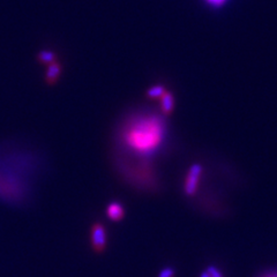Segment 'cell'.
Returning <instances> with one entry per match:
<instances>
[{
    "instance_id": "6da1fadb",
    "label": "cell",
    "mask_w": 277,
    "mask_h": 277,
    "mask_svg": "<svg viewBox=\"0 0 277 277\" xmlns=\"http://www.w3.org/2000/svg\"><path fill=\"white\" fill-rule=\"evenodd\" d=\"M122 138L129 151L141 157H148L155 155L164 143L166 124L156 113H142L127 123Z\"/></svg>"
},
{
    "instance_id": "ba28073f",
    "label": "cell",
    "mask_w": 277,
    "mask_h": 277,
    "mask_svg": "<svg viewBox=\"0 0 277 277\" xmlns=\"http://www.w3.org/2000/svg\"><path fill=\"white\" fill-rule=\"evenodd\" d=\"M201 277H223L222 272L216 267H208V268L202 273Z\"/></svg>"
},
{
    "instance_id": "3957f363",
    "label": "cell",
    "mask_w": 277,
    "mask_h": 277,
    "mask_svg": "<svg viewBox=\"0 0 277 277\" xmlns=\"http://www.w3.org/2000/svg\"><path fill=\"white\" fill-rule=\"evenodd\" d=\"M91 243L96 252H102L105 249L106 244V232L103 226L96 224L91 230Z\"/></svg>"
},
{
    "instance_id": "277c9868",
    "label": "cell",
    "mask_w": 277,
    "mask_h": 277,
    "mask_svg": "<svg viewBox=\"0 0 277 277\" xmlns=\"http://www.w3.org/2000/svg\"><path fill=\"white\" fill-rule=\"evenodd\" d=\"M124 207L119 202H112L106 208V215L110 220L112 221H120L124 216Z\"/></svg>"
},
{
    "instance_id": "9c48e42d",
    "label": "cell",
    "mask_w": 277,
    "mask_h": 277,
    "mask_svg": "<svg viewBox=\"0 0 277 277\" xmlns=\"http://www.w3.org/2000/svg\"><path fill=\"white\" fill-rule=\"evenodd\" d=\"M38 57H40V60L42 63L44 64H51L53 63V59H54V54L52 53L50 51H42L40 54H38Z\"/></svg>"
},
{
    "instance_id": "7a4b0ae2",
    "label": "cell",
    "mask_w": 277,
    "mask_h": 277,
    "mask_svg": "<svg viewBox=\"0 0 277 277\" xmlns=\"http://www.w3.org/2000/svg\"><path fill=\"white\" fill-rule=\"evenodd\" d=\"M203 169L200 164H193L187 172L186 179H185L184 190L187 195H194L198 190L199 182H200Z\"/></svg>"
},
{
    "instance_id": "7c38bea8",
    "label": "cell",
    "mask_w": 277,
    "mask_h": 277,
    "mask_svg": "<svg viewBox=\"0 0 277 277\" xmlns=\"http://www.w3.org/2000/svg\"><path fill=\"white\" fill-rule=\"evenodd\" d=\"M265 277H277V273H272V274H268V275H266Z\"/></svg>"
},
{
    "instance_id": "5b68a950",
    "label": "cell",
    "mask_w": 277,
    "mask_h": 277,
    "mask_svg": "<svg viewBox=\"0 0 277 277\" xmlns=\"http://www.w3.org/2000/svg\"><path fill=\"white\" fill-rule=\"evenodd\" d=\"M175 106V99L172 96L171 93L165 90V93L163 94L161 97V107L164 113H170L174 110Z\"/></svg>"
},
{
    "instance_id": "30bf717a",
    "label": "cell",
    "mask_w": 277,
    "mask_h": 277,
    "mask_svg": "<svg viewBox=\"0 0 277 277\" xmlns=\"http://www.w3.org/2000/svg\"><path fill=\"white\" fill-rule=\"evenodd\" d=\"M204 1L207 2L208 5L210 6V7H213V8H220L223 6L226 2L227 1V0H204Z\"/></svg>"
},
{
    "instance_id": "8992f818",
    "label": "cell",
    "mask_w": 277,
    "mask_h": 277,
    "mask_svg": "<svg viewBox=\"0 0 277 277\" xmlns=\"http://www.w3.org/2000/svg\"><path fill=\"white\" fill-rule=\"evenodd\" d=\"M60 74V66L59 64L57 63H51L49 65L48 67V72H47V79L50 83L54 82L55 80L58 79V76H59Z\"/></svg>"
},
{
    "instance_id": "8fae6325",
    "label": "cell",
    "mask_w": 277,
    "mask_h": 277,
    "mask_svg": "<svg viewBox=\"0 0 277 277\" xmlns=\"http://www.w3.org/2000/svg\"><path fill=\"white\" fill-rule=\"evenodd\" d=\"M174 276H175V270L170 268V267H166V268L162 269L158 275V277H174Z\"/></svg>"
},
{
    "instance_id": "52a82bcc",
    "label": "cell",
    "mask_w": 277,
    "mask_h": 277,
    "mask_svg": "<svg viewBox=\"0 0 277 277\" xmlns=\"http://www.w3.org/2000/svg\"><path fill=\"white\" fill-rule=\"evenodd\" d=\"M165 93V89L162 86H154L148 90V96L151 99H161L163 94Z\"/></svg>"
}]
</instances>
